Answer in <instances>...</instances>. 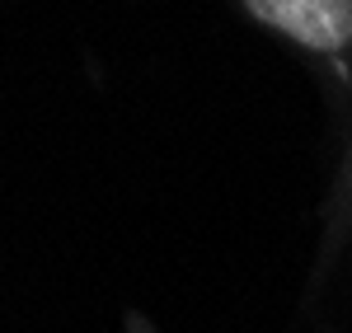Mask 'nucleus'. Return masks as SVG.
<instances>
[{
  "label": "nucleus",
  "mask_w": 352,
  "mask_h": 333,
  "mask_svg": "<svg viewBox=\"0 0 352 333\" xmlns=\"http://www.w3.org/2000/svg\"><path fill=\"white\" fill-rule=\"evenodd\" d=\"M258 19L310 52H338L352 38V0H244Z\"/></svg>",
  "instance_id": "1"
}]
</instances>
